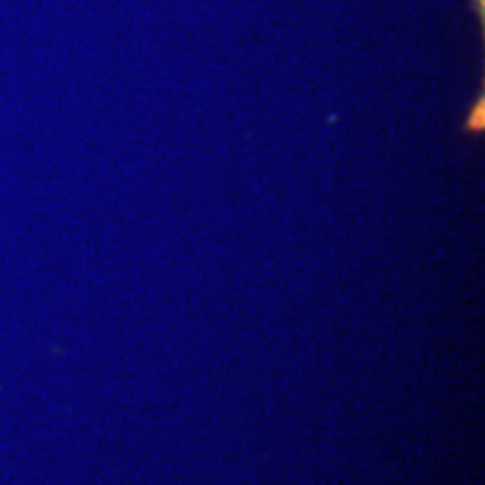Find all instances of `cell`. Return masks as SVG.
<instances>
[{"instance_id":"6da1fadb","label":"cell","mask_w":485,"mask_h":485,"mask_svg":"<svg viewBox=\"0 0 485 485\" xmlns=\"http://www.w3.org/2000/svg\"><path fill=\"white\" fill-rule=\"evenodd\" d=\"M465 130H483V97L479 99V106H474V111L467 117Z\"/></svg>"},{"instance_id":"7a4b0ae2","label":"cell","mask_w":485,"mask_h":485,"mask_svg":"<svg viewBox=\"0 0 485 485\" xmlns=\"http://www.w3.org/2000/svg\"><path fill=\"white\" fill-rule=\"evenodd\" d=\"M474 12L479 14L481 25L485 23V0H474Z\"/></svg>"}]
</instances>
